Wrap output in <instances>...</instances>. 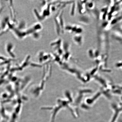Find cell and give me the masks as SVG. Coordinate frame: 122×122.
Returning <instances> with one entry per match:
<instances>
[{"label":"cell","instance_id":"6da1fadb","mask_svg":"<svg viewBox=\"0 0 122 122\" xmlns=\"http://www.w3.org/2000/svg\"><path fill=\"white\" fill-rule=\"evenodd\" d=\"M14 46L11 43H9L8 44H7L6 46V50L7 52L8 53H12L13 52Z\"/></svg>","mask_w":122,"mask_h":122}]
</instances>
